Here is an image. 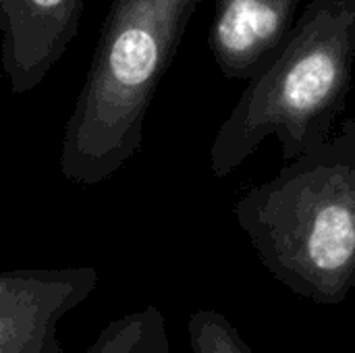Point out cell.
I'll list each match as a JSON object with an SVG mask.
<instances>
[{"mask_svg":"<svg viewBox=\"0 0 355 353\" xmlns=\"http://www.w3.org/2000/svg\"><path fill=\"white\" fill-rule=\"evenodd\" d=\"M302 0H214L210 54L233 81H252L281 52Z\"/></svg>","mask_w":355,"mask_h":353,"instance_id":"6","label":"cell"},{"mask_svg":"<svg viewBox=\"0 0 355 353\" xmlns=\"http://www.w3.org/2000/svg\"><path fill=\"white\" fill-rule=\"evenodd\" d=\"M233 216L287 291L320 306L343 304L355 289V119L237 198Z\"/></svg>","mask_w":355,"mask_h":353,"instance_id":"1","label":"cell"},{"mask_svg":"<svg viewBox=\"0 0 355 353\" xmlns=\"http://www.w3.org/2000/svg\"><path fill=\"white\" fill-rule=\"evenodd\" d=\"M204 0H112L62 131L60 175L94 187L141 148L156 89Z\"/></svg>","mask_w":355,"mask_h":353,"instance_id":"3","label":"cell"},{"mask_svg":"<svg viewBox=\"0 0 355 353\" xmlns=\"http://www.w3.org/2000/svg\"><path fill=\"white\" fill-rule=\"evenodd\" d=\"M355 67V0H308L277 58L248 81L210 146L214 177L233 175L275 137L291 162L324 146Z\"/></svg>","mask_w":355,"mask_h":353,"instance_id":"2","label":"cell"},{"mask_svg":"<svg viewBox=\"0 0 355 353\" xmlns=\"http://www.w3.org/2000/svg\"><path fill=\"white\" fill-rule=\"evenodd\" d=\"M69 353H171L166 318L158 306L110 320L83 352Z\"/></svg>","mask_w":355,"mask_h":353,"instance_id":"7","label":"cell"},{"mask_svg":"<svg viewBox=\"0 0 355 353\" xmlns=\"http://www.w3.org/2000/svg\"><path fill=\"white\" fill-rule=\"evenodd\" d=\"M98 281L94 266L0 270V353H69L58 325Z\"/></svg>","mask_w":355,"mask_h":353,"instance_id":"4","label":"cell"},{"mask_svg":"<svg viewBox=\"0 0 355 353\" xmlns=\"http://www.w3.org/2000/svg\"><path fill=\"white\" fill-rule=\"evenodd\" d=\"M85 0H0V62L10 92L35 89L79 33Z\"/></svg>","mask_w":355,"mask_h":353,"instance_id":"5","label":"cell"},{"mask_svg":"<svg viewBox=\"0 0 355 353\" xmlns=\"http://www.w3.org/2000/svg\"><path fill=\"white\" fill-rule=\"evenodd\" d=\"M191 353H256L233 322L216 310H198L187 322Z\"/></svg>","mask_w":355,"mask_h":353,"instance_id":"8","label":"cell"}]
</instances>
